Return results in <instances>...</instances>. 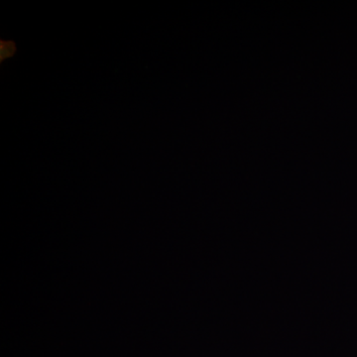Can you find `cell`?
I'll return each instance as SVG.
<instances>
[{
	"mask_svg": "<svg viewBox=\"0 0 357 357\" xmlns=\"http://www.w3.org/2000/svg\"><path fill=\"white\" fill-rule=\"evenodd\" d=\"M15 50V45H14L13 42L1 41V61H3L4 59L11 57Z\"/></svg>",
	"mask_w": 357,
	"mask_h": 357,
	"instance_id": "cell-1",
	"label": "cell"
}]
</instances>
